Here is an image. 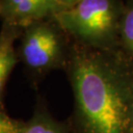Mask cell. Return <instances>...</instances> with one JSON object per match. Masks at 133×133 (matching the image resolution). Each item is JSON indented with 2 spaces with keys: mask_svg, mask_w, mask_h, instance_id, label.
Returning a JSON list of instances; mask_svg holds the SVG:
<instances>
[{
  "mask_svg": "<svg viewBox=\"0 0 133 133\" xmlns=\"http://www.w3.org/2000/svg\"><path fill=\"white\" fill-rule=\"evenodd\" d=\"M74 107L72 133H131L133 60L120 49H98L73 42L64 69Z\"/></svg>",
  "mask_w": 133,
  "mask_h": 133,
  "instance_id": "cell-1",
  "label": "cell"
},
{
  "mask_svg": "<svg viewBox=\"0 0 133 133\" xmlns=\"http://www.w3.org/2000/svg\"><path fill=\"white\" fill-rule=\"evenodd\" d=\"M124 5L119 0H81L52 18L73 42L98 49L119 48Z\"/></svg>",
  "mask_w": 133,
  "mask_h": 133,
  "instance_id": "cell-2",
  "label": "cell"
},
{
  "mask_svg": "<svg viewBox=\"0 0 133 133\" xmlns=\"http://www.w3.org/2000/svg\"><path fill=\"white\" fill-rule=\"evenodd\" d=\"M19 39L17 53L33 88L50 72L65 69L73 41L52 17L23 27Z\"/></svg>",
  "mask_w": 133,
  "mask_h": 133,
  "instance_id": "cell-3",
  "label": "cell"
},
{
  "mask_svg": "<svg viewBox=\"0 0 133 133\" xmlns=\"http://www.w3.org/2000/svg\"><path fill=\"white\" fill-rule=\"evenodd\" d=\"M64 10L55 0H0L2 21L25 27L38 20L51 18Z\"/></svg>",
  "mask_w": 133,
  "mask_h": 133,
  "instance_id": "cell-4",
  "label": "cell"
},
{
  "mask_svg": "<svg viewBox=\"0 0 133 133\" xmlns=\"http://www.w3.org/2000/svg\"><path fill=\"white\" fill-rule=\"evenodd\" d=\"M22 32L23 27L2 21L0 30V108L2 109H5V90L8 79L20 62L15 43L20 38Z\"/></svg>",
  "mask_w": 133,
  "mask_h": 133,
  "instance_id": "cell-5",
  "label": "cell"
},
{
  "mask_svg": "<svg viewBox=\"0 0 133 133\" xmlns=\"http://www.w3.org/2000/svg\"><path fill=\"white\" fill-rule=\"evenodd\" d=\"M22 133H72L68 120H58L49 111L48 104L38 96L33 114L25 121Z\"/></svg>",
  "mask_w": 133,
  "mask_h": 133,
  "instance_id": "cell-6",
  "label": "cell"
},
{
  "mask_svg": "<svg viewBox=\"0 0 133 133\" xmlns=\"http://www.w3.org/2000/svg\"><path fill=\"white\" fill-rule=\"evenodd\" d=\"M119 48L133 60V0H126L119 32Z\"/></svg>",
  "mask_w": 133,
  "mask_h": 133,
  "instance_id": "cell-7",
  "label": "cell"
},
{
  "mask_svg": "<svg viewBox=\"0 0 133 133\" xmlns=\"http://www.w3.org/2000/svg\"><path fill=\"white\" fill-rule=\"evenodd\" d=\"M24 125V120L11 117L5 109L0 108V133H22Z\"/></svg>",
  "mask_w": 133,
  "mask_h": 133,
  "instance_id": "cell-8",
  "label": "cell"
},
{
  "mask_svg": "<svg viewBox=\"0 0 133 133\" xmlns=\"http://www.w3.org/2000/svg\"><path fill=\"white\" fill-rule=\"evenodd\" d=\"M58 4L61 6L63 9L69 8L73 5L77 4L78 2H80L81 0H55Z\"/></svg>",
  "mask_w": 133,
  "mask_h": 133,
  "instance_id": "cell-9",
  "label": "cell"
},
{
  "mask_svg": "<svg viewBox=\"0 0 133 133\" xmlns=\"http://www.w3.org/2000/svg\"><path fill=\"white\" fill-rule=\"evenodd\" d=\"M131 133H133V120H132V129H131Z\"/></svg>",
  "mask_w": 133,
  "mask_h": 133,
  "instance_id": "cell-10",
  "label": "cell"
}]
</instances>
